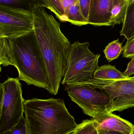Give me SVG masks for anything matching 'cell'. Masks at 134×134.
Returning a JSON list of instances; mask_svg holds the SVG:
<instances>
[{
    "instance_id": "obj_15",
    "label": "cell",
    "mask_w": 134,
    "mask_h": 134,
    "mask_svg": "<svg viewBox=\"0 0 134 134\" xmlns=\"http://www.w3.org/2000/svg\"><path fill=\"white\" fill-rule=\"evenodd\" d=\"M67 22L77 26L88 25V22L83 17L80 11L79 0H77L70 9L67 15Z\"/></svg>"
},
{
    "instance_id": "obj_6",
    "label": "cell",
    "mask_w": 134,
    "mask_h": 134,
    "mask_svg": "<svg viewBox=\"0 0 134 134\" xmlns=\"http://www.w3.org/2000/svg\"><path fill=\"white\" fill-rule=\"evenodd\" d=\"M34 29L31 9L0 4V38L18 36Z\"/></svg>"
},
{
    "instance_id": "obj_23",
    "label": "cell",
    "mask_w": 134,
    "mask_h": 134,
    "mask_svg": "<svg viewBox=\"0 0 134 134\" xmlns=\"http://www.w3.org/2000/svg\"><path fill=\"white\" fill-rule=\"evenodd\" d=\"M22 2L19 0H0V4L11 6L19 5Z\"/></svg>"
},
{
    "instance_id": "obj_20",
    "label": "cell",
    "mask_w": 134,
    "mask_h": 134,
    "mask_svg": "<svg viewBox=\"0 0 134 134\" xmlns=\"http://www.w3.org/2000/svg\"><path fill=\"white\" fill-rule=\"evenodd\" d=\"M91 0H79L80 9L83 17L88 21Z\"/></svg>"
},
{
    "instance_id": "obj_19",
    "label": "cell",
    "mask_w": 134,
    "mask_h": 134,
    "mask_svg": "<svg viewBox=\"0 0 134 134\" xmlns=\"http://www.w3.org/2000/svg\"><path fill=\"white\" fill-rule=\"evenodd\" d=\"M123 56L127 58H134V37L127 41L123 48Z\"/></svg>"
},
{
    "instance_id": "obj_16",
    "label": "cell",
    "mask_w": 134,
    "mask_h": 134,
    "mask_svg": "<svg viewBox=\"0 0 134 134\" xmlns=\"http://www.w3.org/2000/svg\"><path fill=\"white\" fill-rule=\"evenodd\" d=\"M123 50L122 44L119 41V39L109 43L103 51L106 58L108 62L117 59Z\"/></svg>"
},
{
    "instance_id": "obj_21",
    "label": "cell",
    "mask_w": 134,
    "mask_h": 134,
    "mask_svg": "<svg viewBox=\"0 0 134 134\" xmlns=\"http://www.w3.org/2000/svg\"><path fill=\"white\" fill-rule=\"evenodd\" d=\"M76 1L77 0H62V3L64 8L65 15L66 17L71 6L74 4Z\"/></svg>"
},
{
    "instance_id": "obj_14",
    "label": "cell",
    "mask_w": 134,
    "mask_h": 134,
    "mask_svg": "<svg viewBox=\"0 0 134 134\" xmlns=\"http://www.w3.org/2000/svg\"><path fill=\"white\" fill-rule=\"evenodd\" d=\"M40 3L43 7L54 13L61 22H67V18L65 15L62 0H44Z\"/></svg>"
},
{
    "instance_id": "obj_1",
    "label": "cell",
    "mask_w": 134,
    "mask_h": 134,
    "mask_svg": "<svg viewBox=\"0 0 134 134\" xmlns=\"http://www.w3.org/2000/svg\"><path fill=\"white\" fill-rule=\"evenodd\" d=\"M35 35L47 72L50 91L58 94L65 70L71 44L61 29L60 23L39 2L30 6Z\"/></svg>"
},
{
    "instance_id": "obj_9",
    "label": "cell",
    "mask_w": 134,
    "mask_h": 134,
    "mask_svg": "<svg viewBox=\"0 0 134 134\" xmlns=\"http://www.w3.org/2000/svg\"><path fill=\"white\" fill-rule=\"evenodd\" d=\"M94 120L96 122L98 130L124 134H134V125L128 121L113 113L104 112Z\"/></svg>"
},
{
    "instance_id": "obj_5",
    "label": "cell",
    "mask_w": 134,
    "mask_h": 134,
    "mask_svg": "<svg viewBox=\"0 0 134 134\" xmlns=\"http://www.w3.org/2000/svg\"><path fill=\"white\" fill-rule=\"evenodd\" d=\"M18 77H8L0 85V133L10 131L20 121L25 100Z\"/></svg>"
},
{
    "instance_id": "obj_2",
    "label": "cell",
    "mask_w": 134,
    "mask_h": 134,
    "mask_svg": "<svg viewBox=\"0 0 134 134\" xmlns=\"http://www.w3.org/2000/svg\"><path fill=\"white\" fill-rule=\"evenodd\" d=\"M0 64L16 68L28 85L50 91L45 62L34 30L15 37L0 38Z\"/></svg>"
},
{
    "instance_id": "obj_12",
    "label": "cell",
    "mask_w": 134,
    "mask_h": 134,
    "mask_svg": "<svg viewBox=\"0 0 134 134\" xmlns=\"http://www.w3.org/2000/svg\"><path fill=\"white\" fill-rule=\"evenodd\" d=\"M120 35L124 36L127 41L134 37V0H129L126 15Z\"/></svg>"
},
{
    "instance_id": "obj_13",
    "label": "cell",
    "mask_w": 134,
    "mask_h": 134,
    "mask_svg": "<svg viewBox=\"0 0 134 134\" xmlns=\"http://www.w3.org/2000/svg\"><path fill=\"white\" fill-rule=\"evenodd\" d=\"M128 2L129 0H113L110 19L112 26L123 23Z\"/></svg>"
},
{
    "instance_id": "obj_18",
    "label": "cell",
    "mask_w": 134,
    "mask_h": 134,
    "mask_svg": "<svg viewBox=\"0 0 134 134\" xmlns=\"http://www.w3.org/2000/svg\"><path fill=\"white\" fill-rule=\"evenodd\" d=\"M10 134H28L25 118L24 116L19 122L10 131Z\"/></svg>"
},
{
    "instance_id": "obj_3",
    "label": "cell",
    "mask_w": 134,
    "mask_h": 134,
    "mask_svg": "<svg viewBox=\"0 0 134 134\" xmlns=\"http://www.w3.org/2000/svg\"><path fill=\"white\" fill-rule=\"evenodd\" d=\"M24 113L28 134H70L78 125L61 99L25 100Z\"/></svg>"
},
{
    "instance_id": "obj_11",
    "label": "cell",
    "mask_w": 134,
    "mask_h": 134,
    "mask_svg": "<svg viewBox=\"0 0 134 134\" xmlns=\"http://www.w3.org/2000/svg\"><path fill=\"white\" fill-rule=\"evenodd\" d=\"M93 77L98 80L117 81L126 80L129 77L110 65H103L95 70Z\"/></svg>"
},
{
    "instance_id": "obj_26",
    "label": "cell",
    "mask_w": 134,
    "mask_h": 134,
    "mask_svg": "<svg viewBox=\"0 0 134 134\" xmlns=\"http://www.w3.org/2000/svg\"><path fill=\"white\" fill-rule=\"evenodd\" d=\"M74 134V132H73V133H71V134Z\"/></svg>"
},
{
    "instance_id": "obj_24",
    "label": "cell",
    "mask_w": 134,
    "mask_h": 134,
    "mask_svg": "<svg viewBox=\"0 0 134 134\" xmlns=\"http://www.w3.org/2000/svg\"><path fill=\"white\" fill-rule=\"evenodd\" d=\"M99 134H124L114 132L107 131L104 130H98Z\"/></svg>"
},
{
    "instance_id": "obj_22",
    "label": "cell",
    "mask_w": 134,
    "mask_h": 134,
    "mask_svg": "<svg viewBox=\"0 0 134 134\" xmlns=\"http://www.w3.org/2000/svg\"><path fill=\"white\" fill-rule=\"evenodd\" d=\"M124 74L128 77L134 74V58L132 59L131 62L128 64L127 69L124 72Z\"/></svg>"
},
{
    "instance_id": "obj_17",
    "label": "cell",
    "mask_w": 134,
    "mask_h": 134,
    "mask_svg": "<svg viewBox=\"0 0 134 134\" xmlns=\"http://www.w3.org/2000/svg\"><path fill=\"white\" fill-rule=\"evenodd\" d=\"M74 134H99L96 122L94 119L84 120L77 125Z\"/></svg>"
},
{
    "instance_id": "obj_4",
    "label": "cell",
    "mask_w": 134,
    "mask_h": 134,
    "mask_svg": "<svg viewBox=\"0 0 134 134\" xmlns=\"http://www.w3.org/2000/svg\"><path fill=\"white\" fill-rule=\"evenodd\" d=\"M89 46V42L76 41L72 44L62 81L63 85H73L93 77L95 70L98 67L100 54L92 52Z\"/></svg>"
},
{
    "instance_id": "obj_8",
    "label": "cell",
    "mask_w": 134,
    "mask_h": 134,
    "mask_svg": "<svg viewBox=\"0 0 134 134\" xmlns=\"http://www.w3.org/2000/svg\"><path fill=\"white\" fill-rule=\"evenodd\" d=\"M102 91L110 99L106 108L107 113L120 112L134 107V76L115 81L104 87Z\"/></svg>"
},
{
    "instance_id": "obj_25",
    "label": "cell",
    "mask_w": 134,
    "mask_h": 134,
    "mask_svg": "<svg viewBox=\"0 0 134 134\" xmlns=\"http://www.w3.org/2000/svg\"><path fill=\"white\" fill-rule=\"evenodd\" d=\"M0 134H10V131H8L6 132L0 133Z\"/></svg>"
},
{
    "instance_id": "obj_10",
    "label": "cell",
    "mask_w": 134,
    "mask_h": 134,
    "mask_svg": "<svg viewBox=\"0 0 134 134\" xmlns=\"http://www.w3.org/2000/svg\"><path fill=\"white\" fill-rule=\"evenodd\" d=\"M113 0H91L88 24L94 26H111Z\"/></svg>"
},
{
    "instance_id": "obj_7",
    "label": "cell",
    "mask_w": 134,
    "mask_h": 134,
    "mask_svg": "<svg viewBox=\"0 0 134 134\" xmlns=\"http://www.w3.org/2000/svg\"><path fill=\"white\" fill-rule=\"evenodd\" d=\"M65 90L71 100L93 119L106 112V108L110 99L104 91H99L89 86L77 85H65Z\"/></svg>"
}]
</instances>
